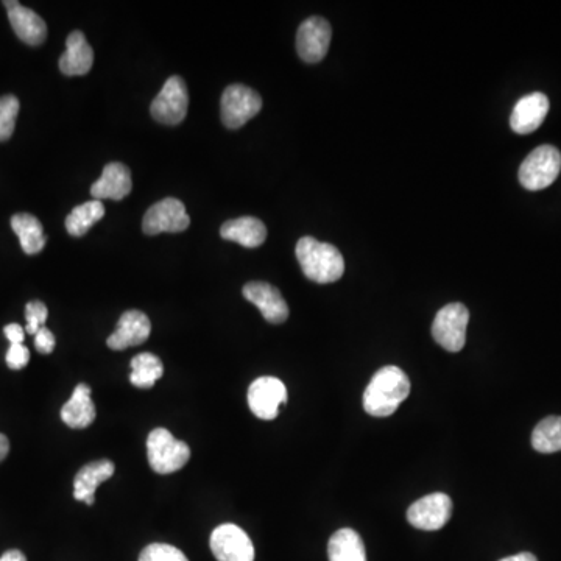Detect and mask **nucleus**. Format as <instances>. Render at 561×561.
Segmentation results:
<instances>
[{
	"label": "nucleus",
	"mask_w": 561,
	"mask_h": 561,
	"mask_svg": "<svg viewBox=\"0 0 561 561\" xmlns=\"http://www.w3.org/2000/svg\"><path fill=\"white\" fill-rule=\"evenodd\" d=\"M131 384L138 389H152L158 379L163 378V362L152 353H141L131 359Z\"/></svg>",
	"instance_id": "24"
},
{
	"label": "nucleus",
	"mask_w": 561,
	"mask_h": 561,
	"mask_svg": "<svg viewBox=\"0 0 561 561\" xmlns=\"http://www.w3.org/2000/svg\"><path fill=\"white\" fill-rule=\"evenodd\" d=\"M220 236L245 248H258L267 239V228L256 217H240L223 223Z\"/></svg>",
	"instance_id": "21"
},
{
	"label": "nucleus",
	"mask_w": 561,
	"mask_h": 561,
	"mask_svg": "<svg viewBox=\"0 0 561 561\" xmlns=\"http://www.w3.org/2000/svg\"><path fill=\"white\" fill-rule=\"evenodd\" d=\"M133 187L131 172L122 163H111L103 169L102 177L91 186L94 200H124Z\"/></svg>",
	"instance_id": "17"
},
{
	"label": "nucleus",
	"mask_w": 561,
	"mask_h": 561,
	"mask_svg": "<svg viewBox=\"0 0 561 561\" xmlns=\"http://www.w3.org/2000/svg\"><path fill=\"white\" fill-rule=\"evenodd\" d=\"M0 561H27L25 555L22 554L21 551L18 549H11V551L5 552L2 557H0Z\"/></svg>",
	"instance_id": "33"
},
{
	"label": "nucleus",
	"mask_w": 561,
	"mask_h": 561,
	"mask_svg": "<svg viewBox=\"0 0 561 561\" xmlns=\"http://www.w3.org/2000/svg\"><path fill=\"white\" fill-rule=\"evenodd\" d=\"M286 403V385L278 378L262 376L248 389V406L259 420H275L279 415V409Z\"/></svg>",
	"instance_id": "10"
},
{
	"label": "nucleus",
	"mask_w": 561,
	"mask_h": 561,
	"mask_svg": "<svg viewBox=\"0 0 561 561\" xmlns=\"http://www.w3.org/2000/svg\"><path fill=\"white\" fill-rule=\"evenodd\" d=\"M139 561H189V558L170 544H149L139 555Z\"/></svg>",
	"instance_id": "28"
},
{
	"label": "nucleus",
	"mask_w": 561,
	"mask_h": 561,
	"mask_svg": "<svg viewBox=\"0 0 561 561\" xmlns=\"http://www.w3.org/2000/svg\"><path fill=\"white\" fill-rule=\"evenodd\" d=\"M262 110V99L255 89L244 85H231L222 96V120L231 130L244 127Z\"/></svg>",
	"instance_id": "6"
},
{
	"label": "nucleus",
	"mask_w": 561,
	"mask_h": 561,
	"mask_svg": "<svg viewBox=\"0 0 561 561\" xmlns=\"http://www.w3.org/2000/svg\"><path fill=\"white\" fill-rule=\"evenodd\" d=\"M5 360H7V365L11 370H22V368L27 367V364H29V348L22 345V343L21 345H10Z\"/></svg>",
	"instance_id": "30"
},
{
	"label": "nucleus",
	"mask_w": 561,
	"mask_h": 561,
	"mask_svg": "<svg viewBox=\"0 0 561 561\" xmlns=\"http://www.w3.org/2000/svg\"><path fill=\"white\" fill-rule=\"evenodd\" d=\"M551 103L543 92H532L516 102L510 116V127L518 135H529L543 125Z\"/></svg>",
	"instance_id": "14"
},
{
	"label": "nucleus",
	"mask_w": 561,
	"mask_h": 561,
	"mask_svg": "<svg viewBox=\"0 0 561 561\" xmlns=\"http://www.w3.org/2000/svg\"><path fill=\"white\" fill-rule=\"evenodd\" d=\"M332 29L326 19H306L297 33V50L301 60L306 63H318L326 57L331 44Z\"/></svg>",
	"instance_id": "12"
},
{
	"label": "nucleus",
	"mask_w": 561,
	"mask_h": 561,
	"mask_svg": "<svg viewBox=\"0 0 561 561\" xmlns=\"http://www.w3.org/2000/svg\"><path fill=\"white\" fill-rule=\"evenodd\" d=\"M105 216V206L99 200L83 203L66 217V230L71 236L82 237L91 230V226Z\"/></svg>",
	"instance_id": "25"
},
{
	"label": "nucleus",
	"mask_w": 561,
	"mask_h": 561,
	"mask_svg": "<svg viewBox=\"0 0 561 561\" xmlns=\"http://www.w3.org/2000/svg\"><path fill=\"white\" fill-rule=\"evenodd\" d=\"M470 322V311L462 303L446 304L435 315L432 336L438 345L451 353H459L466 342V328Z\"/></svg>",
	"instance_id": "5"
},
{
	"label": "nucleus",
	"mask_w": 561,
	"mask_h": 561,
	"mask_svg": "<svg viewBox=\"0 0 561 561\" xmlns=\"http://www.w3.org/2000/svg\"><path fill=\"white\" fill-rule=\"evenodd\" d=\"M187 105H189V96H187L186 83L183 78L173 75L153 100L150 113L159 124L178 125L186 117Z\"/></svg>",
	"instance_id": "7"
},
{
	"label": "nucleus",
	"mask_w": 561,
	"mask_h": 561,
	"mask_svg": "<svg viewBox=\"0 0 561 561\" xmlns=\"http://www.w3.org/2000/svg\"><path fill=\"white\" fill-rule=\"evenodd\" d=\"M329 561H367L364 541L353 529H340L328 543Z\"/></svg>",
	"instance_id": "22"
},
{
	"label": "nucleus",
	"mask_w": 561,
	"mask_h": 561,
	"mask_svg": "<svg viewBox=\"0 0 561 561\" xmlns=\"http://www.w3.org/2000/svg\"><path fill=\"white\" fill-rule=\"evenodd\" d=\"M18 97L8 96L0 97V142L8 141L15 131L16 117L19 114Z\"/></svg>",
	"instance_id": "27"
},
{
	"label": "nucleus",
	"mask_w": 561,
	"mask_h": 561,
	"mask_svg": "<svg viewBox=\"0 0 561 561\" xmlns=\"http://www.w3.org/2000/svg\"><path fill=\"white\" fill-rule=\"evenodd\" d=\"M8 452H10V442L4 434H0V462L8 456Z\"/></svg>",
	"instance_id": "35"
},
{
	"label": "nucleus",
	"mask_w": 561,
	"mask_h": 561,
	"mask_svg": "<svg viewBox=\"0 0 561 561\" xmlns=\"http://www.w3.org/2000/svg\"><path fill=\"white\" fill-rule=\"evenodd\" d=\"M47 317H49V311H47L46 304L41 303V301H30L25 306V320H27L25 331L32 336H36V332L46 325Z\"/></svg>",
	"instance_id": "29"
},
{
	"label": "nucleus",
	"mask_w": 561,
	"mask_h": 561,
	"mask_svg": "<svg viewBox=\"0 0 561 561\" xmlns=\"http://www.w3.org/2000/svg\"><path fill=\"white\" fill-rule=\"evenodd\" d=\"M94 64V50L82 32H72L66 39V52L61 55L60 69L68 77L86 75Z\"/></svg>",
	"instance_id": "18"
},
{
	"label": "nucleus",
	"mask_w": 561,
	"mask_h": 561,
	"mask_svg": "<svg viewBox=\"0 0 561 561\" xmlns=\"http://www.w3.org/2000/svg\"><path fill=\"white\" fill-rule=\"evenodd\" d=\"M451 515L452 501L448 494L432 493L410 505L407 521L415 529L435 532L448 524Z\"/></svg>",
	"instance_id": "8"
},
{
	"label": "nucleus",
	"mask_w": 561,
	"mask_h": 561,
	"mask_svg": "<svg viewBox=\"0 0 561 561\" xmlns=\"http://www.w3.org/2000/svg\"><path fill=\"white\" fill-rule=\"evenodd\" d=\"M11 228L19 237L22 250L27 255H38L46 247L47 237L44 236V228L32 214L21 212L11 217Z\"/></svg>",
	"instance_id": "23"
},
{
	"label": "nucleus",
	"mask_w": 561,
	"mask_h": 561,
	"mask_svg": "<svg viewBox=\"0 0 561 561\" xmlns=\"http://www.w3.org/2000/svg\"><path fill=\"white\" fill-rule=\"evenodd\" d=\"M114 463L111 460H99L83 466L74 480V498L92 505L96 502V491L100 484L113 477Z\"/></svg>",
	"instance_id": "19"
},
{
	"label": "nucleus",
	"mask_w": 561,
	"mask_h": 561,
	"mask_svg": "<svg viewBox=\"0 0 561 561\" xmlns=\"http://www.w3.org/2000/svg\"><path fill=\"white\" fill-rule=\"evenodd\" d=\"M499 561H538L535 555L530 552H521V554L512 555V557H505Z\"/></svg>",
	"instance_id": "34"
},
{
	"label": "nucleus",
	"mask_w": 561,
	"mask_h": 561,
	"mask_svg": "<svg viewBox=\"0 0 561 561\" xmlns=\"http://www.w3.org/2000/svg\"><path fill=\"white\" fill-rule=\"evenodd\" d=\"M147 457L152 470L158 474L177 473L191 459V449L173 437L167 429L158 427L147 438Z\"/></svg>",
	"instance_id": "3"
},
{
	"label": "nucleus",
	"mask_w": 561,
	"mask_h": 561,
	"mask_svg": "<svg viewBox=\"0 0 561 561\" xmlns=\"http://www.w3.org/2000/svg\"><path fill=\"white\" fill-rule=\"evenodd\" d=\"M89 385L78 384L68 403L61 407V420L72 429H86L96 420V406Z\"/></svg>",
	"instance_id": "20"
},
{
	"label": "nucleus",
	"mask_w": 561,
	"mask_h": 561,
	"mask_svg": "<svg viewBox=\"0 0 561 561\" xmlns=\"http://www.w3.org/2000/svg\"><path fill=\"white\" fill-rule=\"evenodd\" d=\"M209 546L217 561H255V546L236 524H222L214 529Z\"/></svg>",
	"instance_id": "11"
},
{
	"label": "nucleus",
	"mask_w": 561,
	"mask_h": 561,
	"mask_svg": "<svg viewBox=\"0 0 561 561\" xmlns=\"http://www.w3.org/2000/svg\"><path fill=\"white\" fill-rule=\"evenodd\" d=\"M152 323L141 311H127L120 317L116 331L108 337L106 345L114 351H124L131 346H139L149 340Z\"/></svg>",
	"instance_id": "13"
},
{
	"label": "nucleus",
	"mask_w": 561,
	"mask_h": 561,
	"mask_svg": "<svg viewBox=\"0 0 561 561\" xmlns=\"http://www.w3.org/2000/svg\"><path fill=\"white\" fill-rule=\"evenodd\" d=\"M298 262L307 279L318 284L336 283L345 273V259L334 245L306 236L298 240Z\"/></svg>",
	"instance_id": "2"
},
{
	"label": "nucleus",
	"mask_w": 561,
	"mask_h": 561,
	"mask_svg": "<svg viewBox=\"0 0 561 561\" xmlns=\"http://www.w3.org/2000/svg\"><path fill=\"white\" fill-rule=\"evenodd\" d=\"M5 337L11 345H21L25 339V329L18 323H11L4 328Z\"/></svg>",
	"instance_id": "32"
},
{
	"label": "nucleus",
	"mask_w": 561,
	"mask_h": 561,
	"mask_svg": "<svg viewBox=\"0 0 561 561\" xmlns=\"http://www.w3.org/2000/svg\"><path fill=\"white\" fill-rule=\"evenodd\" d=\"M11 27L21 41L29 46H41L47 38V25L35 11L19 2H4Z\"/></svg>",
	"instance_id": "16"
},
{
	"label": "nucleus",
	"mask_w": 561,
	"mask_h": 561,
	"mask_svg": "<svg viewBox=\"0 0 561 561\" xmlns=\"http://www.w3.org/2000/svg\"><path fill=\"white\" fill-rule=\"evenodd\" d=\"M244 297L258 307L265 320L273 325H281L289 318V306L283 295L272 284L248 283L244 287Z\"/></svg>",
	"instance_id": "15"
},
{
	"label": "nucleus",
	"mask_w": 561,
	"mask_h": 561,
	"mask_svg": "<svg viewBox=\"0 0 561 561\" xmlns=\"http://www.w3.org/2000/svg\"><path fill=\"white\" fill-rule=\"evenodd\" d=\"M410 393L409 376L401 368H381L371 378L364 393V409L376 418L390 417Z\"/></svg>",
	"instance_id": "1"
},
{
	"label": "nucleus",
	"mask_w": 561,
	"mask_h": 561,
	"mask_svg": "<svg viewBox=\"0 0 561 561\" xmlns=\"http://www.w3.org/2000/svg\"><path fill=\"white\" fill-rule=\"evenodd\" d=\"M532 446L541 454L561 451V417H547L533 429Z\"/></svg>",
	"instance_id": "26"
},
{
	"label": "nucleus",
	"mask_w": 561,
	"mask_h": 561,
	"mask_svg": "<svg viewBox=\"0 0 561 561\" xmlns=\"http://www.w3.org/2000/svg\"><path fill=\"white\" fill-rule=\"evenodd\" d=\"M55 345H57V340H55V336H53L52 331H49L46 326L36 332L35 348L38 353H53V350H55Z\"/></svg>",
	"instance_id": "31"
},
{
	"label": "nucleus",
	"mask_w": 561,
	"mask_h": 561,
	"mask_svg": "<svg viewBox=\"0 0 561 561\" xmlns=\"http://www.w3.org/2000/svg\"><path fill=\"white\" fill-rule=\"evenodd\" d=\"M561 172V153L554 145H541L533 150L519 167V183L527 191H543Z\"/></svg>",
	"instance_id": "4"
},
{
	"label": "nucleus",
	"mask_w": 561,
	"mask_h": 561,
	"mask_svg": "<svg viewBox=\"0 0 561 561\" xmlns=\"http://www.w3.org/2000/svg\"><path fill=\"white\" fill-rule=\"evenodd\" d=\"M191 225L186 206L178 198H164L145 212L142 230L147 236L161 233H181Z\"/></svg>",
	"instance_id": "9"
}]
</instances>
